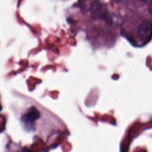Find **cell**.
<instances>
[{"instance_id":"1","label":"cell","mask_w":152,"mask_h":152,"mask_svg":"<svg viewBox=\"0 0 152 152\" xmlns=\"http://www.w3.org/2000/svg\"><path fill=\"white\" fill-rule=\"evenodd\" d=\"M138 36L142 43H147L152 39V23L148 20H144L140 25Z\"/></svg>"},{"instance_id":"2","label":"cell","mask_w":152,"mask_h":152,"mask_svg":"<svg viewBox=\"0 0 152 152\" xmlns=\"http://www.w3.org/2000/svg\"><path fill=\"white\" fill-rule=\"evenodd\" d=\"M40 117V112L36 107H31L28 110L27 112L22 116L21 120L26 124H32L38 120Z\"/></svg>"},{"instance_id":"3","label":"cell","mask_w":152,"mask_h":152,"mask_svg":"<svg viewBox=\"0 0 152 152\" xmlns=\"http://www.w3.org/2000/svg\"><path fill=\"white\" fill-rule=\"evenodd\" d=\"M90 13L94 18H104V13L102 4L99 1H94L90 5Z\"/></svg>"},{"instance_id":"4","label":"cell","mask_w":152,"mask_h":152,"mask_svg":"<svg viewBox=\"0 0 152 152\" xmlns=\"http://www.w3.org/2000/svg\"><path fill=\"white\" fill-rule=\"evenodd\" d=\"M149 11H150V14L152 15V2L151 3V4L149 6Z\"/></svg>"},{"instance_id":"5","label":"cell","mask_w":152,"mask_h":152,"mask_svg":"<svg viewBox=\"0 0 152 152\" xmlns=\"http://www.w3.org/2000/svg\"><path fill=\"white\" fill-rule=\"evenodd\" d=\"M115 2H119L121 0H113Z\"/></svg>"}]
</instances>
